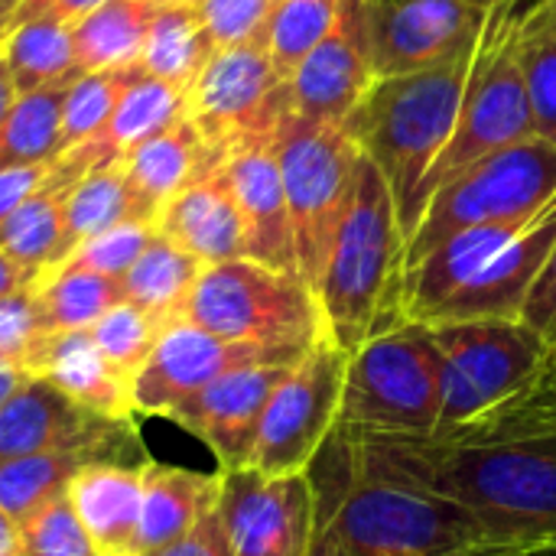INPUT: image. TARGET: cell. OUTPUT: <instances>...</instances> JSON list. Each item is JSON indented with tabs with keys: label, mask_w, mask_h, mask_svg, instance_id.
<instances>
[{
	"label": "cell",
	"mask_w": 556,
	"mask_h": 556,
	"mask_svg": "<svg viewBox=\"0 0 556 556\" xmlns=\"http://www.w3.org/2000/svg\"><path fill=\"white\" fill-rule=\"evenodd\" d=\"M355 459L466 508L511 556L556 544V430H508L472 420L443 437L349 433Z\"/></svg>",
	"instance_id": "cell-1"
},
{
	"label": "cell",
	"mask_w": 556,
	"mask_h": 556,
	"mask_svg": "<svg viewBox=\"0 0 556 556\" xmlns=\"http://www.w3.org/2000/svg\"><path fill=\"white\" fill-rule=\"evenodd\" d=\"M306 472L316 492L309 556H511L456 502L362 466L339 430Z\"/></svg>",
	"instance_id": "cell-2"
},
{
	"label": "cell",
	"mask_w": 556,
	"mask_h": 556,
	"mask_svg": "<svg viewBox=\"0 0 556 556\" xmlns=\"http://www.w3.org/2000/svg\"><path fill=\"white\" fill-rule=\"evenodd\" d=\"M404 257L407 238L397 222L394 195L381 169L362 153L349 208L316 283L332 345L352 355L371 336L404 323Z\"/></svg>",
	"instance_id": "cell-3"
},
{
	"label": "cell",
	"mask_w": 556,
	"mask_h": 556,
	"mask_svg": "<svg viewBox=\"0 0 556 556\" xmlns=\"http://www.w3.org/2000/svg\"><path fill=\"white\" fill-rule=\"evenodd\" d=\"M472 52L424 72L378 78L345 117L358 150L381 169L407 241L420 222V186L453 137Z\"/></svg>",
	"instance_id": "cell-4"
},
{
	"label": "cell",
	"mask_w": 556,
	"mask_h": 556,
	"mask_svg": "<svg viewBox=\"0 0 556 556\" xmlns=\"http://www.w3.org/2000/svg\"><path fill=\"white\" fill-rule=\"evenodd\" d=\"M521 10H525V3H505V7L489 10V16H485V29L472 52V68L466 78L453 137H450L446 150L437 156V163L430 166V173L420 186V195H417L420 215H424L430 195L443 182H450L456 173L469 169L472 163H479L498 150H508V147H518V143L538 137L525 72L518 62Z\"/></svg>",
	"instance_id": "cell-5"
},
{
	"label": "cell",
	"mask_w": 556,
	"mask_h": 556,
	"mask_svg": "<svg viewBox=\"0 0 556 556\" xmlns=\"http://www.w3.org/2000/svg\"><path fill=\"white\" fill-rule=\"evenodd\" d=\"M182 319L218 339L300 358L329 339L313 287L300 274L274 270L251 257L205 267Z\"/></svg>",
	"instance_id": "cell-6"
},
{
	"label": "cell",
	"mask_w": 556,
	"mask_h": 556,
	"mask_svg": "<svg viewBox=\"0 0 556 556\" xmlns=\"http://www.w3.org/2000/svg\"><path fill=\"white\" fill-rule=\"evenodd\" d=\"M440 424L433 437L453 433L534 388L547 368V339L525 323H450L427 326Z\"/></svg>",
	"instance_id": "cell-7"
},
{
	"label": "cell",
	"mask_w": 556,
	"mask_h": 556,
	"mask_svg": "<svg viewBox=\"0 0 556 556\" xmlns=\"http://www.w3.org/2000/svg\"><path fill=\"white\" fill-rule=\"evenodd\" d=\"M277 163L293 225L296 270L316 293L355 189L362 150L345 121H306L290 111L277 127Z\"/></svg>",
	"instance_id": "cell-8"
},
{
	"label": "cell",
	"mask_w": 556,
	"mask_h": 556,
	"mask_svg": "<svg viewBox=\"0 0 556 556\" xmlns=\"http://www.w3.org/2000/svg\"><path fill=\"white\" fill-rule=\"evenodd\" d=\"M440 424V384L430 332L397 323L349 355L339 424L349 433L433 437Z\"/></svg>",
	"instance_id": "cell-9"
},
{
	"label": "cell",
	"mask_w": 556,
	"mask_h": 556,
	"mask_svg": "<svg viewBox=\"0 0 556 556\" xmlns=\"http://www.w3.org/2000/svg\"><path fill=\"white\" fill-rule=\"evenodd\" d=\"M556 195V147L534 137L498 150L443 182L407 241L404 274L446 238L492 222L528 218Z\"/></svg>",
	"instance_id": "cell-10"
},
{
	"label": "cell",
	"mask_w": 556,
	"mask_h": 556,
	"mask_svg": "<svg viewBox=\"0 0 556 556\" xmlns=\"http://www.w3.org/2000/svg\"><path fill=\"white\" fill-rule=\"evenodd\" d=\"M345 371L349 352L329 339L306 352L274 388L248 469L264 476L306 472L339 424Z\"/></svg>",
	"instance_id": "cell-11"
},
{
	"label": "cell",
	"mask_w": 556,
	"mask_h": 556,
	"mask_svg": "<svg viewBox=\"0 0 556 556\" xmlns=\"http://www.w3.org/2000/svg\"><path fill=\"white\" fill-rule=\"evenodd\" d=\"M290 111V88L267 52V39L215 49L189 88V121L222 156L244 140L274 137Z\"/></svg>",
	"instance_id": "cell-12"
},
{
	"label": "cell",
	"mask_w": 556,
	"mask_h": 556,
	"mask_svg": "<svg viewBox=\"0 0 556 556\" xmlns=\"http://www.w3.org/2000/svg\"><path fill=\"white\" fill-rule=\"evenodd\" d=\"M39 453H98L124 466H143L150 459L143 456L134 417H104L49 381L33 378L0 410V459Z\"/></svg>",
	"instance_id": "cell-13"
},
{
	"label": "cell",
	"mask_w": 556,
	"mask_h": 556,
	"mask_svg": "<svg viewBox=\"0 0 556 556\" xmlns=\"http://www.w3.org/2000/svg\"><path fill=\"white\" fill-rule=\"evenodd\" d=\"M218 518L235 556H309L316 534L313 479L309 472H222Z\"/></svg>",
	"instance_id": "cell-14"
},
{
	"label": "cell",
	"mask_w": 556,
	"mask_h": 556,
	"mask_svg": "<svg viewBox=\"0 0 556 556\" xmlns=\"http://www.w3.org/2000/svg\"><path fill=\"white\" fill-rule=\"evenodd\" d=\"M300 355L218 339L186 319L163 326L150 358L134 375V414L166 417L215 378L248 365H296Z\"/></svg>",
	"instance_id": "cell-15"
},
{
	"label": "cell",
	"mask_w": 556,
	"mask_h": 556,
	"mask_svg": "<svg viewBox=\"0 0 556 556\" xmlns=\"http://www.w3.org/2000/svg\"><path fill=\"white\" fill-rule=\"evenodd\" d=\"M375 0H342L336 23L300 62L290 88L293 114L306 121H345L375 85Z\"/></svg>",
	"instance_id": "cell-16"
},
{
	"label": "cell",
	"mask_w": 556,
	"mask_h": 556,
	"mask_svg": "<svg viewBox=\"0 0 556 556\" xmlns=\"http://www.w3.org/2000/svg\"><path fill=\"white\" fill-rule=\"evenodd\" d=\"M489 10L466 0H375V81L424 72L476 49Z\"/></svg>",
	"instance_id": "cell-17"
},
{
	"label": "cell",
	"mask_w": 556,
	"mask_h": 556,
	"mask_svg": "<svg viewBox=\"0 0 556 556\" xmlns=\"http://www.w3.org/2000/svg\"><path fill=\"white\" fill-rule=\"evenodd\" d=\"M556 248V195L450 300L420 326L450 323H521L525 303Z\"/></svg>",
	"instance_id": "cell-18"
},
{
	"label": "cell",
	"mask_w": 556,
	"mask_h": 556,
	"mask_svg": "<svg viewBox=\"0 0 556 556\" xmlns=\"http://www.w3.org/2000/svg\"><path fill=\"white\" fill-rule=\"evenodd\" d=\"M290 368L293 365L235 368L176 404L166 417L212 450L218 472L248 469L267 401Z\"/></svg>",
	"instance_id": "cell-19"
},
{
	"label": "cell",
	"mask_w": 556,
	"mask_h": 556,
	"mask_svg": "<svg viewBox=\"0 0 556 556\" xmlns=\"http://www.w3.org/2000/svg\"><path fill=\"white\" fill-rule=\"evenodd\" d=\"M225 176L248 225V257L274 270L300 274L283 176L277 163V134L244 140L228 150Z\"/></svg>",
	"instance_id": "cell-20"
},
{
	"label": "cell",
	"mask_w": 556,
	"mask_h": 556,
	"mask_svg": "<svg viewBox=\"0 0 556 556\" xmlns=\"http://www.w3.org/2000/svg\"><path fill=\"white\" fill-rule=\"evenodd\" d=\"M156 231L205 267L248 257V225L225 176V163L176 192L160 208Z\"/></svg>",
	"instance_id": "cell-21"
},
{
	"label": "cell",
	"mask_w": 556,
	"mask_h": 556,
	"mask_svg": "<svg viewBox=\"0 0 556 556\" xmlns=\"http://www.w3.org/2000/svg\"><path fill=\"white\" fill-rule=\"evenodd\" d=\"M23 365L81 407L117 420L134 417V378L94 345L88 329L46 332Z\"/></svg>",
	"instance_id": "cell-22"
},
{
	"label": "cell",
	"mask_w": 556,
	"mask_h": 556,
	"mask_svg": "<svg viewBox=\"0 0 556 556\" xmlns=\"http://www.w3.org/2000/svg\"><path fill=\"white\" fill-rule=\"evenodd\" d=\"M182 117H189V94L173 88V85H166V81L140 75L124 91V98L117 101V108L108 117V124L91 140L65 150L55 160V166L62 173H68L72 179H81L91 169L121 163L137 143L150 140L153 134L173 127Z\"/></svg>",
	"instance_id": "cell-23"
},
{
	"label": "cell",
	"mask_w": 556,
	"mask_h": 556,
	"mask_svg": "<svg viewBox=\"0 0 556 556\" xmlns=\"http://www.w3.org/2000/svg\"><path fill=\"white\" fill-rule=\"evenodd\" d=\"M222 163H225V156L205 143V137L199 134V127L189 117H182L173 127L137 143L121 160V169L127 176V186H130L140 212L150 222H156L160 208L176 192H182L195 179L215 173Z\"/></svg>",
	"instance_id": "cell-24"
},
{
	"label": "cell",
	"mask_w": 556,
	"mask_h": 556,
	"mask_svg": "<svg viewBox=\"0 0 556 556\" xmlns=\"http://www.w3.org/2000/svg\"><path fill=\"white\" fill-rule=\"evenodd\" d=\"M68 502L98 556H140V505L143 476L140 466L124 463H91L72 485Z\"/></svg>",
	"instance_id": "cell-25"
},
{
	"label": "cell",
	"mask_w": 556,
	"mask_h": 556,
	"mask_svg": "<svg viewBox=\"0 0 556 556\" xmlns=\"http://www.w3.org/2000/svg\"><path fill=\"white\" fill-rule=\"evenodd\" d=\"M140 476H143V505H140V534H137L140 556L169 547L218 508L222 472H195V469L147 459L140 466Z\"/></svg>",
	"instance_id": "cell-26"
},
{
	"label": "cell",
	"mask_w": 556,
	"mask_h": 556,
	"mask_svg": "<svg viewBox=\"0 0 556 556\" xmlns=\"http://www.w3.org/2000/svg\"><path fill=\"white\" fill-rule=\"evenodd\" d=\"M202 270H205L202 261H195L189 251H182L179 244H173L169 238L156 231V238L147 244L137 264L121 277L124 303L143 309L160 326H169L182 319L186 303Z\"/></svg>",
	"instance_id": "cell-27"
},
{
	"label": "cell",
	"mask_w": 556,
	"mask_h": 556,
	"mask_svg": "<svg viewBox=\"0 0 556 556\" xmlns=\"http://www.w3.org/2000/svg\"><path fill=\"white\" fill-rule=\"evenodd\" d=\"M215 55V46L195 13L192 3H166L156 10L150 33L143 39L137 68L147 78L166 81L189 94L208 59Z\"/></svg>",
	"instance_id": "cell-28"
},
{
	"label": "cell",
	"mask_w": 556,
	"mask_h": 556,
	"mask_svg": "<svg viewBox=\"0 0 556 556\" xmlns=\"http://www.w3.org/2000/svg\"><path fill=\"white\" fill-rule=\"evenodd\" d=\"M78 179L52 163L49 179L0 225V251L29 270H49L62 261L65 199Z\"/></svg>",
	"instance_id": "cell-29"
},
{
	"label": "cell",
	"mask_w": 556,
	"mask_h": 556,
	"mask_svg": "<svg viewBox=\"0 0 556 556\" xmlns=\"http://www.w3.org/2000/svg\"><path fill=\"white\" fill-rule=\"evenodd\" d=\"M156 10L160 7L153 0H108L72 26L78 75L137 65Z\"/></svg>",
	"instance_id": "cell-30"
},
{
	"label": "cell",
	"mask_w": 556,
	"mask_h": 556,
	"mask_svg": "<svg viewBox=\"0 0 556 556\" xmlns=\"http://www.w3.org/2000/svg\"><path fill=\"white\" fill-rule=\"evenodd\" d=\"M0 59L13 78L16 94L68 85L78 78L72 29L52 20H29L10 26L0 46Z\"/></svg>",
	"instance_id": "cell-31"
},
{
	"label": "cell",
	"mask_w": 556,
	"mask_h": 556,
	"mask_svg": "<svg viewBox=\"0 0 556 556\" xmlns=\"http://www.w3.org/2000/svg\"><path fill=\"white\" fill-rule=\"evenodd\" d=\"M33 296L49 332L91 329L108 309L124 303L121 280L72 267L42 270V277L33 287Z\"/></svg>",
	"instance_id": "cell-32"
},
{
	"label": "cell",
	"mask_w": 556,
	"mask_h": 556,
	"mask_svg": "<svg viewBox=\"0 0 556 556\" xmlns=\"http://www.w3.org/2000/svg\"><path fill=\"white\" fill-rule=\"evenodd\" d=\"M124 222H150L130 186H127V176L121 169V163L114 166H101V169H91L85 173L68 199H65V238H62V261L88 238L114 228V225H124ZM59 261V264H62Z\"/></svg>",
	"instance_id": "cell-33"
},
{
	"label": "cell",
	"mask_w": 556,
	"mask_h": 556,
	"mask_svg": "<svg viewBox=\"0 0 556 556\" xmlns=\"http://www.w3.org/2000/svg\"><path fill=\"white\" fill-rule=\"evenodd\" d=\"M518 62L538 137L556 147V0L525 3L518 20Z\"/></svg>",
	"instance_id": "cell-34"
},
{
	"label": "cell",
	"mask_w": 556,
	"mask_h": 556,
	"mask_svg": "<svg viewBox=\"0 0 556 556\" xmlns=\"http://www.w3.org/2000/svg\"><path fill=\"white\" fill-rule=\"evenodd\" d=\"M91 463H111V459L98 453H39V456L0 459V508L20 525L52 498L65 495L72 479Z\"/></svg>",
	"instance_id": "cell-35"
},
{
	"label": "cell",
	"mask_w": 556,
	"mask_h": 556,
	"mask_svg": "<svg viewBox=\"0 0 556 556\" xmlns=\"http://www.w3.org/2000/svg\"><path fill=\"white\" fill-rule=\"evenodd\" d=\"M65 88L68 85L16 94V101L0 127V169L52 163L62 156Z\"/></svg>",
	"instance_id": "cell-36"
},
{
	"label": "cell",
	"mask_w": 556,
	"mask_h": 556,
	"mask_svg": "<svg viewBox=\"0 0 556 556\" xmlns=\"http://www.w3.org/2000/svg\"><path fill=\"white\" fill-rule=\"evenodd\" d=\"M143 72L137 65L127 68H108V72H88L68 81L65 104H62V153L91 140L108 117L114 114L124 91L140 78Z\"/></svg>",
	"instance_id": "cell-37"
},
{
	"label": "cell",
	"mask_w": 556,
	"mask_h": 556,
	"mask_svg": "<svg viewBox=\"0 0 556 556\" xmlns=\"http://www.w3.org/2000/svg\"><path fill=\"white\" fill-rule=\"evenodd\" d=\"M342 0H280L267 26V52L283 81L316 49L339 16Z\"/></svg>",
	"instance_id": "cell-38"
},
{
	"label": "cell",
	"mask_w": 556,
	"mask_h": 556,
	"mask_svg": "<svg viewBox=\"0 0 556 556\" xmlns=\"http://www.w3.org/2000/svg\"><path fill=\"white\" fill-rule=\"evenodd\" d=\"M163 326L147 316L143 309L130 306V303H117L114 309H108L91 329L88 336L94 339V345L130 378L143 368V362L150 358L156 339H160Z\"/></svg>",
	"instance_id": "cell-39"
},
{
	"label": "cell",
	"mask_w": 556,
	"mask_h": 556,
	"mask_svg": "<svg viewBox=\"0 0 556 556\" xmlns=\"http://www.w3.org/2000/svg\"><path fill=\"white\" fill-rule=\"evenodd\" d=\"M156 238V222H124L114 225L88 241H81L62 264L55 267H72V270H91L121 280L137 257L147 251V244Z\"/></svg>",
	"instance_id": "cell-40"
},
{
	"label": "cell",
	"mask_w": 556,
	"mask_h": 556,
	"mask_svg": "<svg viewBox=\"0 0 556 556\" xmlns=\"http://www.w3.org/2000/svg\"><path fill=\"white\" fill-rule=\"evenodd\" d=\"M20 544L23 556H98L68 502V492L20 521Z\"/></svg>",
	"instance_id": "cell-41"
},
{
	"label": "cell",
	"mask_w": 556,
	"mask_h": 556,
	"mask_svg": "<svg viewBox=\"0 0 556 556\" xmlns=\"http://www.w3.org/2000/svg\"><path fill=\"white\" fill-rule=\"evenodd\" d=\"M277 3L280 0H192L215 49L267 39Z\"/></svg>",
	"instance_id": "cell-42"
},
{
	"label": "cell",
	"mask_w": 556,
	"mask_h": 556,
	"mask_svg": "<svg viewBox=\"0 0 556 556\" xmlns=\"http://www.w3.org/2000/svg\"><path fill=\"white\" fill-rule=\"evenodd\" d=\"M49 329H46L42 313L36 306L33 287L0 300V355L3 358L26 362V355L39 345V339Z\"/></svg>",
	"instance_id": "cell-43"
},
{
	"label": "cell",
	"mask_w": 556,
	"mask_h": 556,
	"mask_svg": "<svg viewBox=\"0 0 556 556\" xmlns=\"http://www.w3.org/2000/svg\"><path fill=\"white\" fill-rule=\"evenodd\" d=\"M482 424L492 427H508V430H556V371L541 375L534 388H528L521 397L502 404L498 410L479 417Z\"/></svg>",
	"instance_id": "cell-44"
},
{
	"label": "cell",
	"mask_w": 556,
	"mask_h": 556,
	"mask_svg": "<svg viewBox=\"0 0 556 556\" xmlns=\"http://www.w3.org/2000/svg\"><path fill=\"white\" fill-rule=\"evenodd\" d=\"M143 556H235L231 554V544H228V534L222 528V518H218V508L212 515H205L189 534H182L179 541H173L169 547L163 551H153V554Z\"/></svg>",
	"instance_id": "cell-45"
},
{
	"label": "cell",
	"mask_w": 556,
	"mask_h": 556,
	"mask_svg": "<svg viewBox=\"0 0 556 556\" xmlns=\"http://www.w3.org/2000/svg\"><path fill=\"white\" fill-rule=\"evenodd\" d=\"M521 323L538 329L544 339L556 336V248L554 254L547 257L528 303H525V313H521Z\"/></svg>",
	"instance_id": "cell-46"
},
{
	"label": "cell",
	"mask_w": 556,
	"mask_h": 556,
	"mask_svg": "<svg viewBox=\"0 0 556 556\" xmlns=\"http://www.w3.org/2000/svg\"><path fill=\"white\" fill-rule=\"evenodd\" d=\"M52 163H33V166H7V169H0V225L49 179Z\"/></svg>",
	"instance_id": "cell-47"
},
{
	"label": "cell",
	"mask_w": 556,
	"mask_h": 556,
	"mask_svg": "<svg viewBox=\"0 0 556 556\" xmlns=\"http://www.w3.org/2000/svg\"><path fill=\"white\" fill-rule=\"evenodd\" d=\"M104 3L108 0H20L13 10V26L29 23V20H52V23H62L72 29Z\"/></svg>",
	"instance_id": "cell-48"
},
{
	"label": "cell",
	"mask_w": 556,
	"mask_h": 556,
	"mask_svg": "<svg viewBox=\"0 0 556 556\" xmlns=\"http://www.w3.org/2000/svg\"><path fill=\"white\" fill-rule=\"evenodd\" d=\"M39 277H42L39 270H29V267L16 264L10 254L0 251V300H3V296H13V293H23V290H29V287H36Z\"/></svg>",
	"instance_id": "cell-49"
},
{
	"label": "cell",
	"mask_w": 556,
	"mask_h": 556,
	"mask_svg": "<svg viewBox=\"0 0 556 556\" xmlns=\"http://www.w3.org/2000/svg\"><path fill=\"white\" fill-rule=\"evenodd\" d=\"M33 381V371L23 365V362H16V358H3L0 355V410L10 404V397L20 391V388H26Z\"/></svg>",
	"instance_id": "cell-50"
},
{
	"label": "cell",
	"mask_w": 556,
	"mask_h": 556,
	"mask_svg": "<svg viewBox=\"0 0 556 556\" xmlns=\"http://www.w3.org/2000/svg\"><path fill=\"white\" fill-rule=\"evenodd\" d=\"M0 556H23L20 544V525L0 508Z\"/></svg>",
	"instance_id": "cell-51"
},
{
	"label": "cell",
	"mask_w": 556,
	"mask_h": 556,
	"mask_svg": "<svg viewBox=\"0 0 556 556\" xmlns=\"http://www.w3.org/2000/svg\"><path fill=\"white\" fill-rule=\"evenodd\" d=\"M13 101H16V88H13V78H10L3 59H0V127H3V121H7V114H10V108H13Z\"/></svg>",
	"instance_id": "cell-52"
},
{
	"label": "cell",
	"mask_w": 556,
	"mask_h": 556,
	"mask_svg": "<svg viewBox=\"0 0 556 556\" xmlns=\"http://www.w3.org/2000/svg\"><path fill=\"white\" fill-rule=\"evenodd\" d=\"M13 10H16V3L0 7V46H3V39H7V33H10V26H13Z\"/></svg>",
	"instance_id": "cell-53"
},
{
	"label": "cell",
	"mask_w": 556,
	"mask_h": 556,
	"mask_svg": "<svg viewBox=\"0 0 556 556\" xmlns=\"http://www.w3.org/2000/svg\"><path fill=\"white\" fill-rule=\"evenodd\" d=\"M479 10H495V7H505V3H528V0H466Z\"/></svg>",
	"instance_id": "cell-54"
},
{
	"label": "cell",
	"mask_w": 556,
	"mask_h": 556,
	"mask_svg": "<svg viewBox=\"0 0 556 556\" xmlns=\"http://www.w3.org/2000/svg\"><path fill=\"white\" fill-rule=\"evenodd\" d=\"M547 345H551V349H547V368H544V375H547V371H556V336L547 339Z\"/></svg>",
	"instance_id": "cell-55"
},
{
	"label": "cell",
	"mask_w": 556,
	"mask_h": 556,
	"mask_svg": "<svg viewBox=\"0 0 556 556\" xmlns=\"http://www.w3.org/2000/svg\"><path fill=\"white\" fill-rule=\"evenodd\" d=\"M156 7H166V3H192V0H153Z\"/></svg>",
	"instance_id": "cell-56"
},
{
	"label": "cell",
	"mask_w": 556,
	"mask_h": 556,
	"mask_svg": "<svg viewBox=\"0 0 556 556\" xmlns=\"http://www.w3.org/2000/svg\"><path fill=\"white\" fill-rule=\"evenodd\" d=\"M10 3H20V0H0V7H10Z\"/></svg>",
	"instance_id": "cell-57"
},
{
	"label": "cell",
	"mask_w": 556,
	"mask_h": 556,
	"mask_svg": "<svg viewBox=\"0 0 556 556\" xmlns=\"http://www.w3.org/2000/svg\"><path fill=\"white\" fill-rule=\"evenodd\" d=\"M554 551H556V544H554V547H551V554H554Z\"/></svg>",
	"instance_id": "cell-58"
},
{
	"label": "cell",
	"mask_w": 556,
	"mask_h": 556,
	"mask_svg": "<svg viewBox=\"0 0 556 556\" xmlns=\"http://www.w3.org/2000/svg\"><path fill=\"white\" fill-rule=\"evenodd\" d=\"M528 3H531V0H528Z\"/></svg>",
	"instance_id": "cell-59"
},
{
	"label": "cell",
	"mask_w": 556,
	"mask_h": 556,
	"mask_svg": "<svg viewBox=\"0 0 556 556\" xmlns=\"http://www.w3.org/2000/svg\"><path fill=\"white\" fill-rule=\"evenodd\" d=\"M554 554H556V551H554Z\"/></svg>",
	"instance_id": "cell-60"
}]
</instances>
